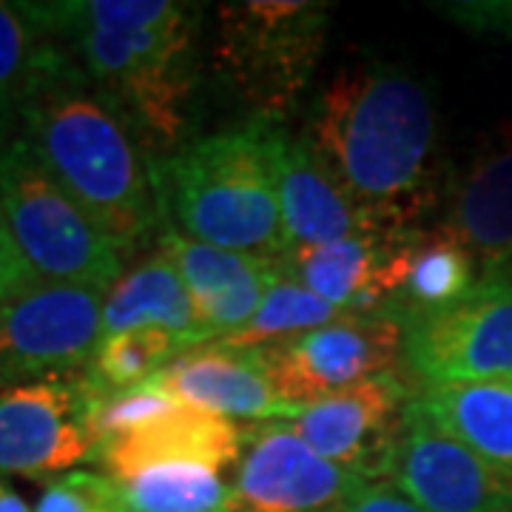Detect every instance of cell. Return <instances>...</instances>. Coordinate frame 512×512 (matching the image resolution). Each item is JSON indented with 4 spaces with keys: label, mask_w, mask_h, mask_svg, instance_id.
<instances>
[{
    "label": "cell",
    "mask_w": 512,
    "mask_h": 512,
    "mask_svg": "<svg viewBox=\"0 0 512 512\" xmlns=\"http://www.w3.org/2000/svg\"><path fill=\"white\" fill-rule=\"evenodd\" d=\"M302 137L382 231L421 228L439 205V117L402 66L342 69L313 100Z\"/></svg>",
    "instance_id": "1"
},
{
    "label": "cell",
    "mask_w": 512,
    "mask_h": 512,
    "mask_svg": "<svg viewBox=\"0 0 512 512\" xmlns=\"http://www.w3.org/2000/svg\"><path fill=\"white\" fill-rule=\"evenodd\" d=\"M55 37V35H52ZM23 140L120 251L157 225L160 197L140 137L52 40L18 117Z\"/></svg>",
    "instance_id": "2"
},
{
    "label": "cell",
    "mask_w": 512,
    "mask_h": 512,
    "mask_svg": "<svg viewBox=\"0 0 512 512\" xmlns=\"http://www.w3.org/2000/svg\"><path fill=\"white\" fill-rule=\"evenodd\" d=\"M94 89L154 151L185 146L200 12L174 0L37 3Z\"/></svg>",
    "instance_id": "3"
},
{
    "label": "cell",
    "mask_w": 512,
    "mask_h": 512,
    "mask_svg": "<svg viewBox=\"0 0 512 512\" xmlns=\"http://www.w3.org/2000/svg\"><path fill=\"white\" fill-rule=\"evenodd\" d=\"M279 123L251 120L151 157L168 228L205 245L279 262L285 254L276 188Z\"/></svg>",
    "instance_id": "4"
},
{
    "label": "cell",
    "mask_w": 512,
    "mask_h": 512,
    "mask_svg": "<svg viewBox=\"0 0 512 512\" xmlns=\"http://www.w3.org/2000/svg\"><path fill=\"white\" fill-rule=\"evenodd\" d=\"M330 6L237 0L217 6L214 66L254 120L279 123L311 83L328 40Z\"/></svg>",
    "instance_id": "5"
},
{
    "label": "cell",
    "mask_w": 512,
    "mask_h": 512,
    "mask_svg": "<svg viewBox=\"0 0 512 512\" xmlns=\"http://www.w3.org/2000/svg\"><path fill=\"white\" fill-rule=\"evenodd\" d=\"M0 217L40 282L111 291L123 274L120 248L57 185L20 134L0 148Z\"/></svg>",
    "instance_id": "6"
},
{
    "label": "cell",
    "mask_w": 512,
    "mask_h": 512,
    "mask_svg": "<svg viewBox=\"0 0 512 512\" xmlns=\"http://www.w3.org/2000/svg\"><path fill=\"white\" fill-rule=\"evenodd\" d=\"M86 367L0 382V476L60 478L97 458Z\"/></svg>",
    "instance_id": "7"
},
{
    "label": "cell",
    "mask_w": 512,
    "mask_h": 512,
    "mask_svg": "<svg viewBox=\"0 0 512 512\" xmlns=\"http://www.w3.org/2000/svg\"><path fill=\"white\" fill-rule=\"evenodd\" d=\"M404 356L424 384L512 382V276L402 322Z\"/></svg>",
    "instance_id": "8"
},
{
    "label": "cell",
    "mask_w": 512,
    "mask_h": 512,
    "mask_svg": "<svg viewBox=\"0 0 512 512\" xmlns=\"http://www.w3.org/2000/svg\"><path fill=\"white\" fill-rule=\"evenodd\" d=\"M404 350V330L393 316L342 319L254 350L274 390L293 407L305 410L333 393L390 373Z\"/></svg>",
    "instance_id": "9"
},
{
    "label": "cell",
    "mask_w": 512,
    "mask_h": 512,
    "mask_svg": "<svg viewBox=\"0 0 512 512\" xmlns=\"http://www.w3.org/2000/svg\"><path fill=\"white\" fill-rule=\"evenodd\" d=\"M103 288L29 282L0 302V382L80 370L103 339Z\"/></svg>",
    "instance_id": "10"
},
{
    "label": "cell",
    "mask_w": 512,
    "mask_h": 512,
    "mask_svg": "<svg viewBox=\"0 0 512 512\" xmlns=\"http://www.w3.org/2000/svg\"><path fill=\"white\" fill-rule=\"evenodd\" d=\"M365 484L319 456L291 424L268 421L248 430L231 512H345Z\"/></svg>",
    "instance_id": "11"
},
{
    "label": "cell",
    "mask_w": 512,
    "mask_h": 512,
    "mask_svg": "<svg viewBox=\"0 0 512 512\" xmlns=\"http://www.w3.org/2000/svg\"><path fill=\"white\" fill-rule=\"evenodd\" d=\"M390 481L427 512H512V473L447 436L413 399Z\"/></svg>",
    "instance_id": "12"
},
{
    "label": "cell",
    "mask_w": 512,
    "mask_h": 512,
    "mask_svg": "<svg viewBox=\"0 0 512 512\" xmlns=\"http://www.w3.org/2000/svg\"><path fill=\"white\" fill-rule=\"evenodd\" d=\"M410 399L390 370L305 407L291 427L330 464L379 481L390 476Z\"/></svg>",
    "instance_id": "13"
},
{
    "label": "cell",
    "mask_w": 512,
    "mask_h": 512,
    "mask_svg": "<svg viewBox=\"0 0 512 512\" xmlns=\"http://www.w3.org/2000/svg\"><path fill=\"white\" fill-rule=\"evenodd\" d=\"M410 231L291 248L282 254L276 268L342 313L387 316L399 293L402 256Z\"/></svg>",
    "instance_id": "14"
},
{
    "label": "cell",
    "mask_w": 512,
    "mask_h": 512,
    "mask_svg": "<svg viewBox=\"0 0 512 512\" xmlns=\"http://www.w3.org/2000/svg\"><path fill=\"white\" fill-rule=\"evenodd\" d=\"M441 228L473 256L478 279L512 268V123L490 131L447 188Z\"/></svg>",
    "instance_id": "15"
},
{
    "label": "cell",
    "mask_w": 512,
    "mask_h": 512,
    "mask_svg": "<svg viewBox=\"0 0 512 512\" xmlns=\"http://www.w3.org/2000/svg\"><path fill=\"white\" fill-rule=\"evenodd\" d=\"M177 404H188L222 419H299V407L274 390L254 350H231L217 342L191 348L171 359L151 379Z\"/></svg>",
    "instance_id": "16"
},
{
    "label": "cell",
    "mask_w": 512,
    "mask_h": 512,
    "mask_svg": "<svg viewBox=\"0 0 512 512\" xmlns=\"http://www.w3.org/2000/svg\"><path fill=\"white\" fill-rule=\"evenodd\" d=\"M276 188L285 251L367 234H396L382 231L350 200L302 134L291 137L282 126L276 131Z\"/></svg>",
    "instance_id": "17"
},
{
    "label": "cell",
    "mask_w": 512,
    "mask_h": 512,
    "mask_svg": "<svg viewBox=\"0 0 512 512\" xmlns=\"http://www.w3.org/2000/svg\"><path fill=\"white\" fill-rule=\"evenodd\" d=\"M165 254L177 265L208 339H225L245 328L279 276L276 262L225 251L165 228Z\"/></svg>",
    "instance_id": "18"
},
{
    "label": "cell",
    "mask_w": 512,
    "mask_h": 512,
    "mask_svg": "<svg viewBox=\"0 0 512 512\" xmlns=\"http://www.w3.org/2000/svg\"><path fill=\"white\" fill-rule=\"evenodd\" d=\"M248 441V430L237 421L222 419L188 404H177L171 413L148 421L103 444L97 461L109 478H126L140 467L163 461H202L234 473Z\"/></svg>",
    "instance_id": "19"
},
{
    "label": "cell",
    "mask_w": 512,
    "mask_h": 512,
    "mask_svg": "<svg viewBox=\"0 0 512 512\" xmlns=\"http://www.w3.org/2000/svg\"><path fill=\"white\" fill-rule=\"evenodd\" d=\"M140 328L171 333L183 350L208 342L183 276L163 248L123 271L106 293L103 336Z\"/></svg>",
    "instance_id": "20"
},
{
    "label": "cell",
    "mask_w": 512,
    "mask_h": 512,
    "mask_svg": "<svg viewBox=\"0 0 512 512\" xmlns=\"http://www.w3.org/2000/svg\"><path fill=\"white\" fill-rule=\"evenodd\" d=\"M413 402L447 436L512 473V382L424 384Z\"/></svg>",
    "instance_id": "21"
},
{
    "label": "cell",
    "mask_w": 512,
    "mask_h": 512,
    "mask_svg": "<svg viewBox=\"0 0 512 512\" xmlns=\"http://www.w3.org/2000/svg\"><path fill=\"white\" fill-rule=\"evenodd\" d=\"M478 282L476 262L458 239L441 225L413 228L404 245L399 293L387 316L402 325L413 316L439 311L470 296Z\"/></svg>",
    "instance_id": "22"
},
{
    "label": "cell",
    "mask_w": 512,
    "mask_h": 512,
    "mask_svg": "<svg viewBox=\"0 0 512 512\" xmlns=\"http://www.w3.org/2000/svg\"><path fill=\"white\" fill-rule=\"evenodd\" d=\"M114 484L128 512H231L234 507V473L202 461L148 464Z\"/></svg>",
    "instance_id": "23"
},
{
    "label": "cell",
    "mask_w": 512,
    "mask_h": 512,
    "mask_svg": "<svg viewBox=\"0 0 512 512\" xmlns=\"http://www.w3.org/2000/svg\"><path fill=\"white\" fill-rule=\"evenodd\" d=\"M52 32L43 23L37 3H3L0 0V148L12 123H18L20 106L35 83L46 52L52 49Z\"/></svg>",
    "instance_id": "24"
},
{
    "label": "cell",
    "mask_w": 512,
    "mask_h": 512,
    "mask_svg": "<svg viewBox=\"0 0 512 512\" xmlns=\"http://www.w3.org/2000/svg\"><path fill=\"white\" fill-rule=\"evenodd\" d=\"M342 316L345 313L339 308H333L330 302L319 299L316 293L302 288L299 282L279 274L271 285V291L265 293L254 319L245 328H239L237 333L220 339L217 345L231 350L268 348V345H279V342L293 339V336H302L308 330L330 325Z\"/></svg>",
    "instance_id": "25"
},
{
    "label": "cell",
    "mask_w": 512,
    "mask_h": 512,
    "mask_svg": "<svg viewBox=\"0 0 512 512\" xmlns=\"http://www.w3.org/2000/svg\"><path fill=\"white\" fill-rule=\"evenodd\" d=\"M180 353H185L180 342L165 330H126L100 339L86 373L100 393H120L151 382Z\"/></svg>",
    "instance_id": "26"
},
{
    "label": "cell",
    "mask_w": 512,
    "mask_h": 512,
    "mask_svg": "<svg viewBox=\"0 0 512 512\" xmlns=\"http://www.w3.org/2000/svg\"><path fill=\"white\" fill-rule=\"evenodd\" d=\"M174 407H177V402L154 382L131 387V390H120V393H97L92 419H89L94 444H97V456H100L103 444H109L117 436H126L148 421L160 419L165 413H171Z\"/></svg>",
    "instance_id": "27"
},
{
    "label": "cell",
    "mask_w": 512,
    "mask_h": 512,
    "mask_svg": "<svg viewBox=\"0 0 512 512\" xmlns=\"http://www.w3.org/2000/svg\"><path fill=\"white\" fill-rule=\"evenodd\" d=\"M35 512H128L106 473L72 470L46 484Z\"/></svg>",
    "instance_id": "28"
},
{
    "label": "cell",
    "mask_w": 512,
    "mask_h": 512,
    "mask_svg": "<svg viewBox=\"0 0 512 512\" xmlns=\"http://www.w3.org/2000/svg\"><path fill=\"white\" fill-rule=\"evenodd\" d=\"M441 15L456 20L458 26L498 35L512 40V0H464V3H441Z\"/></svg>",
    "instance_id": "29"
},
{
    "label": "cell",
    "mask_w": 512,
    "mask_h": 512,
    "mask_svg": "<svg viewBox=\"0 0 512 512\" xmlns=\"http://www.w3.org/2000/svg\"><path fill=\"white\" fill-rule=\"evenodd\" d=\"M345 512H427L404 493L399 484H393L390 478L379 481H367L365 487L356 493V498L348 504Z\"/></svg>",
    "instance_id": "30"
},
{
    "label": "cell",
    "mask_w": 512,
    "mask_h": 512,
    "mask_svg": "<svg viewBox=\"0 0 512 512\" xmlns=\"http://www.w3.org/2000/svg\"><path fill=\"white\" fill-rule=\"evenodd\" d=\"M35 279L37 276L26 265V259L20 256L18 245L12 242L6 225H3V217H0V302L9 299L12 293H18L20 288H26Z\"/></svg>",
    "instance_id": "31"
},
{
    "label": "cell",
    "mask_w": 512,
    "mask_h": 512,
    "mask_svg": "<svg viewBox=\"0 0 512 512\" xmlns=\"http://www.w3.org/2000/svg\"><path fill=\"white\" fill-rule=\"evenodd\" d=\"M0 512H32L26 507V501L3 478H0Z\"/></svg>",
    "instance_id": "32"
},
{
    "label": "cell",
    "mask_w": 512,
    "mask_h": 512,
    "mask_svg": "<svg viewBox=\"0 0 512 512\" xmlns=\"http://www.w3.org/2000/svg\"><path fill=\"white\" fill-rule=\"evenodd\" d=\"M507 274H510V276H512V268H510V271H507Z\"/></svg>",
    "instance_id": "33"
}]
</instances>
